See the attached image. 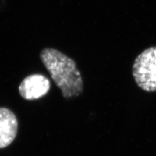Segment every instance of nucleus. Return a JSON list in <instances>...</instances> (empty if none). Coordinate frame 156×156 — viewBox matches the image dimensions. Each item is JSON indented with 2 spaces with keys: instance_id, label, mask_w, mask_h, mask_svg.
<instances>
[{
  "instance_id": "nucleus-1",
  "label": "nucleus",
  "mask_w": 156,
  "mask_h": 156,
  "mask_svg": "<svg viewBox=\"0 0 156 156\" xmlns=\"http://www.w3.org/2000/svg\"><path fill=\"white\" fill-rule=\"evenodd\" d=\"M41 59L63 97L70 98L80 95L83 90L81 73L76 62L64 53L53 48H44L40 53Z\"/></svg>"
},
{
  "instance_id": "nucleus-2",
  "label": "nucleus",
  "mask_w": 156,
  "mask_h": 156,
  "mask_svg": "<svg viewBox=\"0 0 156 156\" xmlns=\"http://www.w3.org/2000/svg\"><path fill=\"white\" fill-rule=\"evenodd\" d=\"M133 76L136 85L146 92L156 91V47H150L136 57Z\"/></svg>"
},
{
  "instance_id": "nucleus-3",
  "label": "nucleus",
  "mask_w": 156,
  "mask_h": 156,
  "mask_svg": "<svg viewBox=\"0 0 156 156\" xmlns=\"http://www.w3.org/2000/svg\"><path fill=\"white\" fill-rule=\"evenodd\" d=\"M50 89V82L41 74H32L26 77L19 86V92L23 98L33 100L45 96Z\"/></svg>"
},
{
  "instance_id": "nucleus-4",
  "label": "nucleus",
  "mask_w": 156,
  "mask_h": 156,
  "mask_svg": "<svg viewBox=\"0 0 156 156\" xmlns=\"http://www.w3.org/2000/svg\"><path fill=\"white\" fill-rule=\"evenodd\" d=\"M18 120L12 112L0 107V149L7 147L16 138Z\"/></svg>"
}]
</instances>
